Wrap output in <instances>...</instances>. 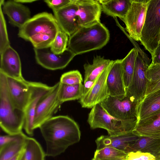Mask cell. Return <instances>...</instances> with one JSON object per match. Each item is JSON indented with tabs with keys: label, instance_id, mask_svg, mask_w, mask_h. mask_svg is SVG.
<instances>
[{
	"label": "cell",
	"instance_id": "obj_17",
	"mask_svg": "<svg viewBox=\"0 0 160 160\" xmlns=\"http://www.w3.org/2000/svg\"><path fill=\"white\" fill-rule=\"evenodd\" d=\"M77 7L75 0L69 4L53 12L60 28L69 37L80 28L77 14Z\"/></svg>",
	"mask_w": 160,
	"mask_h": 160
},
{
	"label": "cell",
	"instance_id": "obj_15",
	"mask_svg": "<svg viewBox=\"0 0 160 160\" xmlns=\"http://www.w3.org/2000/svg\"><path fill=\"white\" fill-rule=\"evenodd\" d=\"M75 2L77 7V14L80 27L100 22L102 10L98 0H75Z\"/></svg>",
	"mask_w": 160,
	"mask_h": 160
},
{
	"label": "cell",
	"instance_id": "obj_9",
	"mask_svg": "<svg viewBox=\"0 0 160 160\" xmlns=\"http://www.w3.org/2000/svg\"><path fill=\"white\" fill-rule=\"evenodd\" d=\"M60 82L51 86L50 90L39 100L37 105L33 123L34 130L52 117L61 104L58 97Z\"/></svg>",
	"mask_w": 160,
	"mask_h": 160
},
{
	"label": "cell",
	"instance_id": "obj_36",
	"mask_svg": "<svg viewBox=\"0 0 160 160\" xmlns=\"http://www.w3.org/2000/svg\"><path fill=\"white\" fill-rule=\"evenodd\" d=\"M26 135L22 132L15 134L1 135L0 136V148L6 145L24 137Z\"/></svg>",
	"mask_w": 160,
	"mask_h": 160
},
{
	"label": "cell",
	"instance_id": "obj_44",
	"mask_svg": "<svg viewBox=\"0 0 160 160\" xmlns=\"http://www.w3.org/2000/svg\"><path fill=\"white\" fill-rule=\"evenodd\" d=\"M92 160H100L99 159L94 157Z\"/></svg>",
	"mask_w": 160,
	"mask_h": 160
},
{
	"label": "cell",
	"instance_id": "obj_18",
	"mask_svg": "<svg viewBox=\"0 0 160 160\" xmlns=\"http://www.w3.org/2000/svg\"><path fill=\"white\" fill-rule=\"evenodd\" d=\"M140 136L134 131L115 135H102L96 140L97 149L109 147L128 153L130 146Z\"/></svg>",
	"mask_w": 160,
	"mask_h": 160
},
{
	"label": "cell",
	"instance_id": "obj_3",
	"mask_svg": "<svg viewBox=\"0 0 160 160\" xmlns=\"http://www.w3.org/2000/svg\"><path fill=\"white\" fill-rule=\"evenodd\" d=\"M110 33L101 22L80 27L69 37L67 48L77 55L100 49L108 43Z\"/></svg>",
	"mask_w": 160,
	"mask_h": 160
},
{
	"label": "cell",
	"instance_id": "obj_43",
	"mask_svg": "<svg viewBox=\"0 0 160 160\" xmlns=\"http://www.w3.org/2000/svg\"><path fill=\"white\" fill-rule=\"evenodd\" d=\"M23 152H22V154L18 160H25L24 157H23Z\"/></svg>",
	"mask_w": 160,
	"mask_h": 160
},
{
	"label": "cell",
	"instance_id": "obj_26",
	"mask_svg": "<svg viewBox=\"0 0 160 160\" xmlns=\"http://www.w3.org/2000/svg\"><path fill=\"white\" fill-rule=\"evenodd\" d=\"M25 160H45V152L42 146L35 139L27 136L23 150Z\"/></svg>",
	"mask_w": 160,
	"mask_h": 160
},
{
	"label": "cell",
	"instance_id": "obj_24",
	"mask_svg": "<svg viewBox=\"0 0 160 160\" xmlns=\"http://www.w3.org/2000/svg\"><path fill=\"white\" fill-rule=\"evenodd\" d=\"M160 110V89L146 96L138 107V120Z\"/></svg>",
	"mask_w": 160,
	"mask_h": 160
},
{
	"label": "cell",
	"instance_id": "obj_12",
	"mask_svg": "<svg viewBox=\"0 0 160 160\" xmlns=\"http://www.w3.org/2000/svg\"><path fill=\"white\" fill-rule=\"evenodd\" d=\"M148 66L138 52L132 78L126 89V94L139 102L145 96L149 82L146 72Z\"/></svg>",
	"mask_w": 160,
	"mask_h": 160
},
{
	"label": "cell",
	"instance_id": "obj_35",
	"mask_svg": "<svg viewBox=\"0 0 160 160\" xmlns=\"http://www.w3.org/2000/svg\"><path fill=\"white\" fill-rule=\"evenodd\" d=\"M126 160H156V158L148 153L131 152L128 153Z\"/></svg>",
	"mask_w": 160,
	"mask_h": 160
},
{
	"label": "cell",
	"instance_id": "obj_11",
	"mask_svg": "<svg viewBox=\"0 0 160 160\" xmlns=\"http://www.w3.org/2000/svg\"><path fill=\"white\" fill-rule=\"evenodd\" d=\"M34 50L37 63L43 68L51 70L64 68L75 56L68 48L63 53L59 54L52 52L50 47L34 48Z\"/></svg>",
	"mask_w": 160,
	"mask_h": 160
},
{
	"label": "cell",
	"instance_id": "obj_38",
	"mask_svg": "<svg viewBox=\"0 0 160 160\" xmlns=\"http://www.w3.org/2000/svg\"><path fill=\"white\" fill-rule=\"evenodd\" d=\"M160 89V79L155 82H148L145 96Z\"/></svg>",
	"mask_w": 160,
	"mask_h": 160
},
{
	"label": "cell",
	"instance_id": "obj_33",
	"mask_svg": "<svg viewBox=\"0 0 160 160\" xmlns=\"http://www.w3.org/2000/svg\"><path fill=\"white\" fill-rule=\"evenodd\" d=\"M0 54L10 45L5 20L0 6Z\"/></svg>",
	"mask_w": 160,
	"mask_h": 160
},
{
	"label": "cell",
	"instance_id": "obj_13",
	"mask_svg": "<svg viewBox=\"0 0 160 160\" xmlns=\"http://www.w3.org/2000/svg\"><path fill=\"white\" fill-rule=\"evenodd\" d=\"M30 98L24 110L23 129L30 137L33 135L34 118L36 108L40 98L50 89L51 86L41 82L30 81Z\"/></svg>",
	"mask_w": 160,
	"mask_h": 160
},
{
	"label": "cell",
	"instance_id": "obj_7",
	"mask_svg": "<svg viewBox=\"0 0 160 160\" xmlns=\"http://www.w3.org/2000/svg\"><path fill=\"white\" fill-rule=\"evenodd\" d=\"M140 102L126 94L124 97L109 96L101 103L110 115L123 120L138 121V107Z\"/></svg>",
	"mask_w": 160,
	"mask_h": 160
},
{
	"label": "cell",
	"instance_id": "obj_32",
	"mask_svg": "<svg viewBox=\"0 0 160 160\" xmlns=\"http://www.w3.org/2000/svg\"><path fill=\"white\" fill-rule=\"evenodd\" d=\"M82 75L78 70L71 71L63 73L59 82L62 83L69 85H75L82 83Z\"/></svg>",
	"mask_w": 160,
	"mask_h": 160
},
{
	"label": "cell",
	"instance_id": "obj_8",
	"mask_svg": "<svg viewBox=\"0 0 160 160\" xmlns=\"http://www.w3.org/2000/svg\"><path fill=\"white\" fill-rule=\"evenodd\" d=\"M149 0H132L131 7L121 20L131 39L140 41Z\"/></svg>",
	"mask_w": 160,
	"mask_h": 160
},
{
	"label": "cell",
	"instance_id": "obj_5",
	"mask_svg": "<svg viewBox=\"0 0 160 160\" xmlns=\"http://www.w3.org/2000/svg\"><path fill=\"white\" fill-rule=\"evenodd\" d=\"M87 121L91 129H104L110 136L133 131L138 122L134 120H121L113 117L106 111L101 103L92 108Z\"/></svg>",
	"mask_w": 160,
	"mask_h": 160
},
{
	"label": "cell",
	"instance_id": "obj_19",
	"mask_svg": "<svg viewBox=\"0 0 160 160\" xmlns=\"http://www.w3.org/2000/svg\"><path fill=\"white\" fill-rule=\"evenodd\" d=\"M0 72L15 78H23L20 59L16 51L10 46L0 53Z\"/></svg>",
	"mask_w": 160,
	"mask_h": 160
},
{
	"label": "cell",
	"instance_id": "obj_45",
	"mask_svg": "<svg viewBox=\"0 0 160 160\" xmlns=\"http://www.w3.org/2000/svg\"><path fill=\"white\" fill-rule=\"evenodd\" d=\"M157 160H160V155H159L158 158Z\"/></svg>",
	"mask_w": 160,
	"mask_h": 160
},
{
	"label": "cell",
	"instance_id": "obj_40",
	"mask_svg": "<svg viewBox=\"0 0 160 160\" xmlns=\"http://www.w3.org/2000/svg\"><path fill=\"white\" fill-rule=\"evenodd\" d=\"M95 81H87L84 82V90L83 94L86 92L92 86L95 82Z\"/></svg>",
	"mask_w": 160,
	"mask_h": 160
},
{
	"label": "cell",
	"instance_id": "obj_22",
	"mask_svg": "<svg viewBox=\"0 0 160 160\" xmlns=\"http://www.w3.org/2000/svg\"><path fill=\"white\" fill-rule=\"evenodd\" d=\"M102 11L108 16L121 20L126 16L132 2V0H100Z\"/></svg>",
	"mask_w": 160,
	"mask_h": 160
},
{
	"label": "cell",
	"instance_id": "obj_4",
	"mask_svg": "<svg viewBox=\"0 0 160 160\" xmlns=\"http://www.w3.org/2000/svg\"><path fill=\"white\" fill-rule=\"evenodd\" d=\"M24 112L17 109L10 97L7 86V76L0 72V126L8 134L22 132Z\"/></svg>",
	"mask_w": 160,
	"mask_h": 160
},
{
	"label": "cell",
	"instance_id": "obj_30",
	"mask_svg": "<svg viewBox=\"0 0 160 160\" xmlns=\"http://www.w3.org/2000/svg\"><path fill=\"white\" fill-rule=\"evenodd\" d=\"M128 153L109 147L97 149L94 157L100 160H126Z\"/></svg>",
	"mask_w": 160,
	"mask_h": 160
},
{
	"label": "cell",
	"instance_id": "obj_20",
	"mask_svg": "<svg viewBox=\"0 0 160 160\" xmlns=\"http://www.w3.org/2000/svg\"><path fill=\"white\" fill-rule=\"evenodd\" d=\"M121 62L122 59L113 61L107 77V85L110 96L124 97L126 94Z\"/></svg>",
	"mask_w": 160,
	"mask_h": 160
},
{
	"label": "cell",
	"instance_id": "obj_34",
	"mask_svg": "<svg viewBox=\"0 0 160 160\" xmlns=\"http://www.w3.org/2000/svg\"><path fill=\"white\" fill-rule=\"evenodd\" d=\"M146 77L149 82L160 79V64L150 63L146 72Z\"/></svg>",
	"mask_w": 160,
	"mask_h": 160
},
{
	"label": "cell",
	"instance_id": "obj_10",
	"mask_svg": "<svg viewBox=\"0 0 160 160\" xmlns=\"http://www.w3.org/2000/svg\"><path fill=\"white\" fill-rule=\"evenodd\" d=\"M113 60L95 81L92 86L83 93L79 102L83 108H92L95 105L101 103L109 96L107 80Z\"/></svg>",
	"mask_w": 160,
	"mask_h": 160
},
{
	"label": "cell",
	"instance_id": "obj_41",
	"mask_svg": "<svg viewBox=\"0 0 160 160\" xmlns=\"http://www.w3.org/2000/svg\"><path fill=\"white\" fill-rule=\"evenodd\" d=\"M17 2L21 3H30L37 1L34 0H15Z\"/></svg>",
	"mask_w": 160,
	"mask_h": 160
},
{
	"label": "cell",
	"instance_id": "obj_23",
	"mask_svg": "<svg viewBox=\"0 0 160 160\" xmlns=\"http://www.w3.org/2000/svg\"><path fill=\"white\" fill-rule=\"evenodd\" d=\"M136 151L149 153L157 160L160 154V138L140 136L130 146L128 153Z\"/></svg>",
	"mask_w": 160,
	"mask_h": 160
},
{
	"label": "cell",
	"instance_id": "obj_27",
	"mask_svg": "<svg viewBox=\"0 0 160 160\" xmlns=\"http://www.w3.org/2000/svg\"><path fill=\"white\" fill-rule=\"evenodd\" d=\"M83 90L82 83L69 85L60 82L58 93L59 100L62 104L67 101L80 99L83 94Z\"/></svg>",
	"mask_w": 160,
	"mask_h": 160
},
{
	"label": "cell",
	"instance_id": "obj_25",
	"mask_svg": "<svg viewBox=\"0 0 160 160\" xmlns=\"http://www.w3.org/2000/svg\"><path fill=\"white\" fill-rule=\"evenodd\" d=\"M112 60L106 59L103 57L97 55L94 57L92 64H85L83 65L85 71L84 82L95 81Z\"/></svg>",
	"mask_w": 160,
	"mask_h": 160
},
{
	"label": "cell",
	"instance_id": "obj_28",
	"mask_svg": "<svg viewBox=\"0 0 160 160\" xmlns=\"http://www.w3.org/2000/svg\"><path fill=\"white\" fill-rule=\"evenodd\" d=\"M138 54L137 50L135 48H133L131 49L124 58L122 59V71L126 89L132 80Z\"/></svg>",
	"mask_w": 160,
	"mask_h": 160
},
{
	"label": "cell",
	"instance_id": "obj_6",
	"mask_svg": "<svg viewBox=\"0 0 160 160\" xmlns=\"http://www.w3.org/2000/svg\"><path fill=\"white\" fill-rule=\"evenodd\" d=\"M160 35V0H149L140 41L152 55L158 47Z\"/></svg>",
	"mask_w": 160,
	"mask_h": 160
},
{
	"label": "cell",
	"instance_id": "obj_16",
	"mask_svg": "<svg viewBox=\"0 0 160 160\" xmlns=\"http://www.w3.org/2000/svg\"><path fill=\"white\" fill-rule=\"evenodd\" d=\"M0 4L3 13L8 17L9 23L19 28L32 18L29 8L15 0L6 2L1 0Z\"/></svg>",
	"mask_w": 160,
	"mask_h": 160
},
{
	"label": "cell",
	"instance_id": "obj_21",
	"mask_svg": "<svg viewBox=\"0 0 160 160\" xmlns=\"http://www.w3.org/2000/svg\"><path fill=\"white\" fill-rule=\"evenodd\" d=\"M134 131L139 136L160 138V110L138 120Z\"/></svg>",
	"mask_w": 160,
	"mask_h": 160
},
{
	"label": "cell",
	"instance_id": "obj_14",
	"mask_svg": "<svg viewBox=\"0 0 160 160\" xmlns=\"http://www.w3.org/2000/svg\"><path fill=\"white\" fill-rule=\"evenodd\" d=\"M8 92L12 102L18 109L23 111L30 95V81L23 78H15L7 76Z\"/></svg>",
	"mask_w": 160,
	"mask_h": 160
},
{
	"label": "cell",
	"instance_id": "obj_2",
	"mask_svg": "<svg viewBox=\"0 0 160 160\" xmlns=\"http://www.w3.org/2000/svg\"><path fill=\"white\" fill-rule=\"evenodd\" d=\"M60 29L54 16L44 12L32 17L19 28L18 35L36 49L50 47Z\"/></svg>",
	"mask_w": 160,
	"mask_h": 160
},
{
	"label": "cell",
	"instance_id": "obj_39",
	"mask_svg": "<svg viewBox=\"0 0 160 160\" xmlns=\"http://www.w3.org/2000/svg\"><path fill=\"white\" fill-rule=\"evenodd\" d=\"M152 56V62L153 64H160V41Z\"/></svg>",
	"mask_w": 160,
	"mask_h": 160
},
{
	"label": "cell",
	"instance_id": "obj_37",
	"mask_svg": "<svg viewBox=\"0 0 160 160\" xmlns=\"http://www.w3.org/2000/svg\"><path fill=\"white\" fill-rule=\"evenodd\" d=\"M44 1L53 12L70 3L72 0H46Z\"/></svg>",
	"mask_w": 160,
	"mask_h": 160
},
{
	"label": "cell",
	"instance_id": "obj_1",
	"mask_svg": "<svg viewBox=\"0 0 160 160\" xmlns=\"http://www.w3.org/2000/svg\"><path fill=\"white\" fill-rule=\"evenodd\" d=\"M39 128L45 142L46 156H58L80 139L78 125L67 116H53L42 123Z\"/></svg>",
	"mask_w": 160,
	"mask_h": 160
},
{
	"label": "cell",
	"instance_id": "obj_31",
	"mask_svg": "<svg viewBox=\"0 0 160 160\" xmlns=\"http://www.w3.org/2000/svg\"><path fill=\"white\" fill-rule=\"evenodd\" d=\"M69 37L60 28L50 47L52 51L56 54L63 53L67 48Z\"/></svg>",
	"mask_w": 160,
	"mask_h": 160
},
{
	"label": "cell",
	"instance_id": "obj_29",
	"mask_svg": "<svg viewBox=\"0 0 160 160\" xmlns=\"http://www.w3.org/2000/svg\"><path fill=\"white\" fill-rule=\"evenodd\" d=\"M28 136L12 142L0 148V160H8L19 153L23 149Z\"/></svg>",
	"mask_w": 160,
	"mask_h": 160
},
{
	"label": "cell",
	"instance_id": "obj_46",
	"mask_svg": "<svg viewBox=\"0 0 160 160\" xmlns=\"http://www.w3.org/2000/svg\"><path fill=\"white\" fill-rule=\"evenodd\" d=\"M159 41H160V38H159Z\"/></svg>",
	"mask_w": 160,
	"mask_h": 160
},
{
	"label": "cell",
	"instance_id": "obj_42",
	"mask_svg": "<svg viewBox=\"0 0 160 160\" xmlns=\"http://www.w3.org/2000/svg\"><path fill=\"white\" fill-rule=\"evenodd\" d=\"M23 149L19 153H18V154H17V155H16L14 157L10 158V159H8V160H18L22 154V152H23Z\"/></svg>",
	"mask_w": 160,
	"mask_h": 160
}]
</instances>
